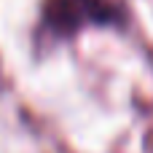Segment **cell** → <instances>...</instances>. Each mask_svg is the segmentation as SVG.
Wrapping results in <instances>:
<instances>
[{"label":"cell","instance_id":"obj_1","mask_svg":"<svg viewBox=\"0 0 153 153\" xmlns=\"http://www.w3.org/2000/svg\"><path fill=\"white\" fill-rule=\"evenodd\" d=\"M91 30H129V11L118 0H43L35 24V48L73 43Z\"/></svg>","mask_w":153,"mask_h":153}]
</instances>
